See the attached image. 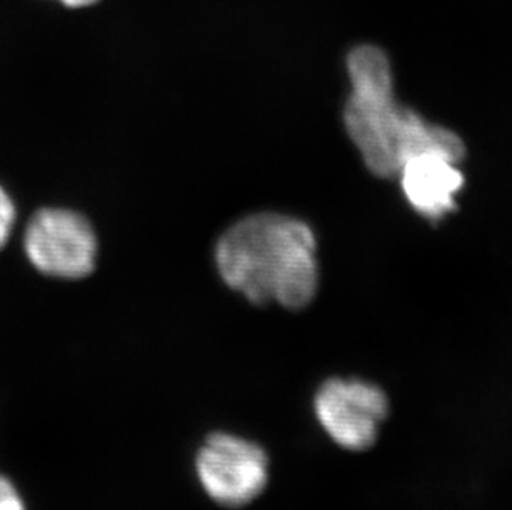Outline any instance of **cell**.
Wrapping results in <instances>:
<instances>
[{
  "instance_id": "5b68a950",
  "label": "cell",
  "mask_w": 512,
  "mask_h": 510,
  "mask_svg": "<svg viewBox=\"0 0 512 510\" xmlns=\"http://www.w3.org/2000/svg\"><path fill=\"white\" fill-rule=\"evenodd\" d=\"M24 246L35 269L55 279H83L97 264V236L90 222L60 207L35 212L27 224Z\"/></svg>"
},
{
  "instance_id": "277c9868",
  "label": "cell",
  "mask_w": 512,
  "mask_h": 510,
  "mask_svg": "<svg viewBox=\"0 0 512 510\" xmlns=\"http://www.w3.org/2000/svg\"><path fill=\"white\" fill-rule=\"evenodd\" d=\"M196 474L206 496L218 506L239 509L257 501L271 481L266 449L239 434L213 433L196 456Z\"/></svg>"
},
{
  "instance_id": "6da1fadb",
  "label": "cell",
  "mask_w": 512,
  "mask_h": 510,
  "mask_svg": "<svg viewBox=\"0 0 512 510\" xmlns=\"http://www.w3.org/2000/svg\"><path fill=\"white\" fill-rule=\"evenodd\" d=\"M350 97L343 125L363 163L378 178H397L406 161L421 154H443L461 163L464 143L445 126L398 103L392 65L375 45H358L347 57Z\"/></svg>"
},
{
  "instance_id": "7a4b0ae2",
  "label": "cell",
  "mask_w": 512,
  "mask_h": 510,
  "mask_svg": "<svg viewBox=\"0 0 512 510\" xmlns=\"http://www.w3.org/2000/svg\"><path fill=\"white\" fill-rule=\"evenodd\" d=\"M314 232L277 212H257L229 227L216 246L224 282L249 302L300 310L314 300L319 264Z\"/></svg>"
},
{
  "instance_id": "52a82bcc",
  "label": "cell",
  "mask_w": 512,
  "mask_h": 510,
  "mask_svg": "<svg viewBox=\"0 0 512 510\" xmlns=\"http://www.w3.org/2000/svg\"><path fill=\"white\" fill-rule=\"evenodd\" d=\"M15 216L17 212H15L14 201L10 199L9 194L5 193L4 188H0V249L9 241L14 229Z\"/></svg>"
},
{
  "instance_id": "3957f363",
  "label": "cell",
  "mask_w": 512,
  "mask_h": 510,
  "mask_svg": "<svg viewBox=\"0 0 512 510\" xmlns=\"http://www.w3.org/2000/svg\"><path fill=\"white\" fill-rule=\"evenodd\" d=\"M390 409L382 386L355 376L327 378L312 398V413L322 433L348 453L375 446Z\"/></svg>"
},
{
  "instance_id": "ba28073f",
  "label": "cell",
  "mask_w": 512,
  "mask_h": 510,
  "mask_svg": "<svg viewBox=\"0 0 512 510\" xmlns=\"http://www.w3.org/2000/svg\"><path fill=\"white\" fill-rule=\"evenodd\" d=\"M0 510H25L24 499L4 476H0Z\"/></svg>"
},
{
  "instance_id": "8992f818",
  "label": "cell",
  "mask_w": 512,
  "mask_h": 510,
  "mask_svg": "<svg viewBox=\"0 0 512 510\" xmlns=\"http://www.w3.org/2000/svg\"><path fill=\"white\" fill-rule=\"evenodd\" d=\"M458 161L443 154H421L403 164L397 178L406 201L421 216L438 221L456 207L464 178Z\"/></svg>"
}]
</instances>
